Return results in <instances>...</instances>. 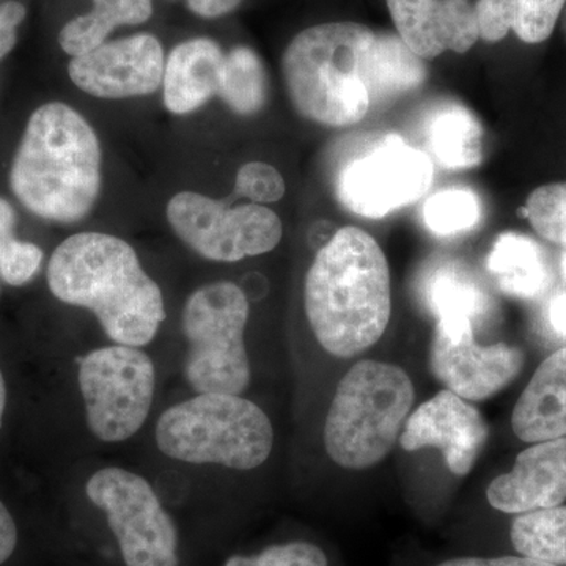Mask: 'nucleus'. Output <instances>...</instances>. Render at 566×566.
<instances>
[{
    "label": "nucleus",
    "mask_w": 566,
    "mask_h": 566,
    "mask_svg": "<svg viewBox=\"0 0 566 566\" xmlns=\"http://www.w3.org/2000/svg\"><path fill=\"white\" fill-rule=\"evenodd\" d=\"M222 566H335L329 551L311 538H286L255 553L232 554Z\"/></svg>",
    "instance_id": "29"
},
{
    "label": "nucleus",
    "mask_w": 566,
    "mask_h": 566,
    "mask_svg": "<svg viewBox=\"0 0 566 566\" xmlns=\"http://www.w3.org/2000/svg\"><path fill=\"white\" fill-rule=\"evenodd\" d=\"M482 216L479 197L469 189L450 188L436 192L423 208L428 229L438 237L468 232Z\"/></svg>",
    "instance_id": "27"
},
{
    "label": "nucleus",
    "mask_w": 566,
    "mask_h": 566,
    "mask_svg": "<svg viewBox=\"0 0 566 566\" xmlns=\"http://www.w3.org/2000/svg\"><path fill=\"white\" fill-rule=\"evenodd\" d=\"M415 566H557L534 560V558L512 556V554H472L442 557L434 562H424Z\"/></svg>",
    "instance_id": "32"
},
{
    "label": "nucleus",
    "mask_w": 566,
    "mask_h": 566,
    "mask_svg": "<svg viewBox=\"0 0 566 566\" xmlns=\"http://www.w3.org/2000/svg\"><path fill=\"white\" fill-rule=\"evenodd\" d=\"M521 441L542 442L566 436V346L551 354L534 376L512 415Z\"/></svg>",
    "instance_id": "18"
},
{
    "label": "nucleus",
    "mask_w": 566,
    "mask_h": 566,
    "mask_svg": "<svg viewBox=\"0 0 566 566\" xmlns=\"http://www.w3.org/2000/svg\"><path fill=\"white\" fill-rule=\"evenodd\" d=\"M226 52L218 41L197 36L177 44L164 69V104L175 115L191 114L218 95Z\"/></svg>",
    "instance_id": "17"
},
{
    "label": "nucleus",
    "mask_w": 566,
    "mask_h": 566,
    "mask_svg": "<svg viewBox=\"0 0 566 566\" xmlns=\"http://www.w3.org/2000/svg\"><path fill=\"white\" fill-rule=\"evenodd\" d=\"M486 266L502 292L521 300H534L549 285L545 251L526 234H501L488 255Z\"/></svg>",
    "instance_id": "20"
},
{
    "label": "nucleus",
    "mask_w": 566,
    "mask_h": 566,
    "mask_svg": "<svg viewBox=\"0 0 566 566\" xmlns=\"http://www.w3.org/2000/svg\"><path fill=\"white\" fill-rule=\"evenodd\" d=\"M243 0H186V6L196 17L216 20L232 13Z\"/></svg>",
    "instance_id": "35"
},
{
    "label": "nucleus",
    "mask_w": 566,
    "mask_h": 566,
    "mask_svg": "<svg viewBox=\"0 0 566 566\" xmlns=\"http://www.w3.org/2000/svg\"><path fill=\"white\" fill-rule=\"evenodd\" d=\"M305 314L316 340L342 359L374 346L392 314L389 264L374 238L344 227L316 253L305 277Z\"/></svg>",
    "instance_id": "2"
},
{
    "label": "nucleus",
    "mask_w": 566,
    "mask_h": 566,
    "mask_svg": "<svg viewBox=\"0 0 566 566\" xmlns=\"http://www.w3.org/2000/svg\"><path fill=\"white\" fill-rule=\"evenodd\" d=\"M338 164L334 189L346 210L379 219L408 207L430 189V156L397 134L364 136Z\"/></svg>",
    "instance_id": "8"
},
{
    "label": "nucleus",
    "mask_w": 566,
    "mask_h": 566,
    "mask_svg": "<svg viewBox=\"0 0 566 566\" xmlns=\"http://www.w3.org/2000/svg\"><path fill=\"white\" fill-rule=\"evenodd\" d=\"M430 365L450 392L468 401H482L501 392L520 375L524 354L505 344H475L471 319H438Z\"/></svg>",
    "instance_id": "12"
},
{
    "label": "nucleus",
    "mask_w": 566,
    "mask_h": 566,
    "mask_svg": "<svg viewBox=\"0 0 566 566\" xmlns=\"http://www.w3.org/2000/svg\"><path fill=\"white\" fill-rule=\"evenodd\" d=\"M397 35L423 61L447 51L465 54L480 39L469 0H386Z\"/></svg>",
    "instance_id": "16"
},
{
    "label": "nucleus",
    "mask_w": 566,
    "mask_h": 566,
    "mask_svg": "<svg viewBox=\"0 0 566 566\" xmlns=\"http://www.w3.org/2000/svg\"><path fill=\"white\" fill-rule=\"evenodd\" d=\"M14 226L13 207L0 199V277L9 285L21 286L39 273L43 251L36 244L18 241Z\"/></svg>",
    "instance_id": "28"
},
{
    "label": "nucleus",
    "mask_w": 566,
    "mask_h": 566,
    "mask_svg": "<svg viewBox=\"0 0 566 566\" xmlns=\"http://www.w3.org/2000/svg\"><path fill=\"white\" fill-rule=\"evenodd\" d=\"M10 186L46 221L73 223L92 211L102 189V147L80 112L63 103L33 112L11 164Z\"/></svg>",
    "instance_id": "3"
},
{
    "label": "nucleus",
    "mask_w": 566,
    "mask_h": 566,
    "mask_svg": "<svg viewBox=\"0 0 566 566\" xmlns=\"http://www.w3.org/2000/svg\"><path fill=\"white\" fill-rule=\"evenodd\" d=\"M85 494L103 513L123 566H180L177 523L144 476L99 469Z\"/></svg>",
    "instance_id": "9"
},
{
    "label": "nucleus",
    "mask_w": 566,
    "mask_h": 566,
    "mask_svg": "<svg viewBox=\"0 0 566 566\" xmlns=\"http://www.w3.org/2000/svg\"><path fill=\"white\" fill-rule=\"evenodd\" d=\"M422 296L438 319L479 322L490 311V300L479 281L461 264L438 262L422 279Z\"/></svg>",
    "instance_id": "22"
},
{
    "label": "nucleus",
    "mask_w": 566,
    "mask_h": 566,
    "mask_svg": "<svg viewBox=\"0 0 566 566\" xmlns=\"http://www.w3.org/2000/svg\"><path fill=\"white\" fill-rule=\"evenodd\" d=\"M566 0H479L475 3L480 39L497 43L516 33L528 44L543 43L553 35Z\"/></svg>",
    "instance_id": "19"
},
{
    "label": "nucleus",
    "mask_w": 566,
    "mask_h": 566,
    "mask_svg": "<svg viewBox=\"0 0 566 566\" xmlns=\"http://www.w3.org/2000/svg\"><path fill=\"white\" fill-rule=\"evenodd\" d=\"M167 221L182 243L212 262H240L271 252L283 233L281 219L270 208L256 203L229 207L197 192L172 197Z\"/></svg>",
    "instance_id": "11"
},
{
    "label": "nucleus",
    "mask_w": 566,
    "mask_h": 566,
    "mask_svg": "<svg viewBox=\"0 0 566 566\" xmlns=\"http://www.w3.org/2000/svg\"><path fill=\"white\" fill-rule=\"evenodd\" d=\"M427 144L446 169H471L482 163L483 128L471 111L446 103L428 117Z\"/></svg>",
    "instance_id": "21"
},
{
    "label": "nucleus",
    "mask_w": 566,
    "mask_h": 566,
    "mask_svg": "<svg viewBox=\"0 0 566 566\" xmlns=\"http://www.w3.org/2000/svg\"><path fill=\"white\" fill-rule=\"evenodd\" d=\"M20 545V528L7 505L0 501V566L9 564Z\"/></svg>",
    "instance_id": "34"
},
{
    "label": "nucleus",
    "mask_w": 566,
    "mask_h": 566,
    "mask_svg": "<svg viewBox=\"0 0 566 566\" xmlns=\"http://www.w3.org/2000/svg\"><path fill=\"white\" fill-rule=\"evenodd\" d=\"M48 285L62 303L91 311L118 345L150 344L166 319L158 283L132 245L112 234L85 232L63 241L48 264Z\"/></svg>",
    "instance_id": "1"
},
{
    "label": "nucleus",
    "mask_w": 566,
    "mask_h": 566,
    "mask_svg": "<svg viewBox=\"0 0 566 566\" xmlns=\"http://www.w3.org/2000/svg\"><path fill=\"white\" fill-rule=\"evenodd\" d=\"M7 405V386L3 379L2 371H0V427H2L3 412H6Z\"/></svg>",
    "instance_id": "37"
},
{
    "label": "nucleus",
    "mask_w": 566,
    "mask_h": 566,
    "mask_svg": "<svg viewBox=\"0 0 566 566\" xmlns=\"http://www.w3.org/2000/svg\"><path fill=\"white\" fill-rule=\"evenodd\" d=\"M488 436L490 428L479 409L446 389L408 417L400 442L408 452L436 447L450 472L464 476L474 468Z\"/></svg>",
    "instance_id": "14"
},
{
    "label": "nucleus",
    "mask_w": 566,
    "mask_h": 566,
    "mask_svg": "<svg viewBox=\"0 0 566 566\" xmlns=\"http://www.w3.org/2000/svg\"><path fill=\"white\" fill-rule=\"evenodd\" d=\"M505 543L512 556L566 566V505L513 515Z\"/></svg>",
    "instance_id": "25"
},
{
    "label": "nucleus",
    "mask_w": 566,
    "mask_h": 566,
    "mask_svg": "<svg viewBox=\"0 0 566 566\" xmlns=\"http://www.w3.org/2000/svg\"><path fill=\"white\" fill-rule=\"evenodd\" d=\"M218 95L234 114L252 115L262 111L266 103L268 82L255 51L238 46L227 52Z\"/></svg>",
    "instance_id": "26"
},
{
    "label": "nucleus",
    "mask_w": 566,
    "mask_h": 566,
    "mask_svg": "<svg viewBox=\"0 0 566 566\" xmlns=\"http://www.w3.org/2000/svg\"><path fill=\"white\" fill-rule=\"evenodd\" d=\"M549 319L556 333L566 337V293H562L551 303Z\"/></svg>",
    "instance_id": "36"
},
{
    "label": "nucleus",
    "mask_w": 566,
    "mask_h": 566,
    "mask_svg": "<svg viewBox=\"0 0 566 566\" xmlns=\"http://www.w3.org/2000/svg\"><path fill=\"white\" fill-rule=\"evenodd\" d=\"M166 57L151 33L106 41L87 54L71 59L70 80L88 95L103 99L145 96L161 87Z\"/></svg>",
    "instance_id": "13"
},
{
    "label": "nucleus",
    "mask_w": 566,
    "mask_h": 566,
    "mask_svg": "<svg viewBox=\"0 0 566 566\" xmlns=\"http://www.w3.org/2000/svg\"><path fill=\"white\" fill-rule=\"evenodd\" d=\"M416 390L403 368L378 360L353 365L335 390L324 423L327 455L363 471L389 455L408 420Z\"/></svg>",
    "instance_id": "5"
},
{
    "label": "nucleus",
    "mask_w": 566,
    "mask_h": 566,
    "mask_svg": "<svg viewBox=\"0 0 566 566\" xmlns=\"http://www.w3.org/2000/svg\"><path fill=\"white\" fill-rule=\"evenodd\" d=\"M156 444L182 463L251 471L270 458L274 430L270 417L241 395L197 394L159 417Z\"/></svg>",
    "instance_id": "6"
},
{
    "label": "nucleus",
    "mask_w": 566,
    "mask_h": 566,
    "mask_svg": "<svg viewBox=\"0 0 566 566\" xmlns=\"http://www.w3.org/2000/svg\"><path fill=\"white\" fill-rule=\"evenodd\" d=\"M238 196L253 203H274L285 193V180L275 167L266 163H248L241 167L234 185Z\"/></svg>",
    "instance_id": "31"
},
{
    "label": "nucleus",
    "mask_w": 566,
    "mask_h": 566,
    "mask_svg": "<svg viewBox=\"0 0 566 566\" xmlns=\"http://www.w3.org/2000/svg\"><path fill=\"white\" fill-rule=\"evenodd\" d=\"M85 417L103 442H122L140 430L155 395V365L136 346L95 349L80 367Z\"/></svg>",
    "instance_id": "10"
},
{
    "label": "nucleus",
    "mask_w": 566,
    "mask_h": 566,
    "mask_svg": "<svg viewBox=\"0 0 566 566\" xmlns=\"http://www.w3.org/2000/svg\"><path fill=\"white\" fill-rule=\"evenodd\" d=\"M427 76L423 59L409 50L400 36L378 32L371 61V109L417 91Z\"/></svg>",
    "instance_id": "24"
},
{
    "label": "nucleus",
    "mask_w": 566,
    "mask_h": 566,
    "mask_svg": "<svg viewBox=\"0 0 566 566\" xmlns=\"http://www.w3.org/2000/svg\"><path fill=\"white\" fill-rule=\"evenodd\" d=\"M248 296L232 282H214L193 292L182 308L188 342L185 376L197 394L241 395L251 381L244 345Z\"/></svg>",
    "instance_id": "7"
},
{
    "label": "nucleus",
    "mask_w": 566,
    "mask_h": 566,
    "mask_svg": "<svg viewBox=\"0 0 566 566\" xmlns=\"http://www.w3.org/2000/svg\"><path fill=\"white\" fill-rule=\"evenodd\" d=\"M562 271H564L565 281H566V252L564 255V260H562Z\"/></svg>",
    "instance_id": "38"
},
{
    "label": "nucleus",
    "mask_w": 566,
    "mask_h": 566,
    "mask_svg": "<svg viewBox=\"0 0 566 566\" xmlns=\"http://www.w3.org/2000/svg\"><path fill=\"white\" fill-rule=\"evenodd\" d=\"M526 216L539 237L566 248V182L536 188L528 196Z\"/></svg>",
    "instance_id": "30"
},
{
    "label": "nucleus",
    "mask_w": 566,
    "mask_h": 566,
    "mask_svg": "<svg viewBox=\"0 0 566 566\" xmlns=\"http://www.w3.org/2000/svg\"><path fill=\"white\" fill-rule=\"evenodd\" d=\"M566 502V436L534 442L516 458L512 471L486 488V504L513 516Z\"/></svg>",
    "instance_id": "15"
},
{
    "label": "nucleus",
    "mask_w": 566,
    "mask_h": 566,
    "mask_svg": "<svg viewBox=\"0 0 566 566\" xmlns=\"http://www.w3.org/2000/svg\"><path fill=\"white\" fill-rule=\"evenodd\" d=\"M378 32L359 22H324L297 33L282 57L294 109L333 128L357 125L371 111V61Z\"/></svg>",
    "instance_id": "4"
},
{
    "label": "nucleus",
    "mask_w": 566,
    "mask_h": 566,
    "mask_svg": "<svg viewBox=\"0 0 566 566\" xmlns=\"http://www.w3.org/2000/svg\"><path fill=\"white\" fill-rule=\"evenodd\" d=\"M93 9L63 25L59 44L71 59L87 54L106 43L122 25H139L150 20L153 0H92Z\"/></svg>",
    "instance_id": "23"
},
{
    "label": "nucleus",
    "mask_w": 566,
    "mask_h": 566,
    "mask_svg": "<svg viewBox=\"0 0 566 566\" xmlns=\"http://www.w3.org/2000/svg\"><path fill=\"white\" fill-rule=\"evenodd\" d=\"M28 17V9L17 0L0 6V59L6 57L17 46L18 28Z\"/></svg>",
    "instance_id": "33"
}]
</instances>
